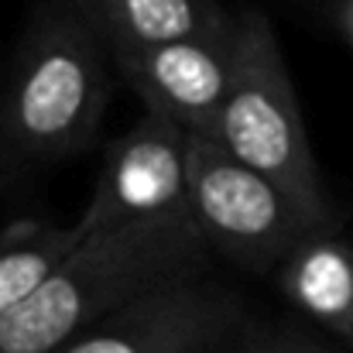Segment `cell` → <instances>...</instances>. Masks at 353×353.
Listing matches in <instances>:
<instances>
[{
  "instance_id": "3",
  "label": "cell",
  "mask_w": 353,
  "mask_h": 353,
  "mask_svg": "<svg viewBox=\"0 0 353 353\" xmlns=\"http://www.w3.org/2000/svg\"><path fill=\"white\" fill-rule=\"evenodd\" d=\"M216 137L236 161L271 179L319 230H340V213L312 154L281 41L261 7H243L234 14L230 86Z\"/></svg>"
},
{
  "instance_id": "1",
  "label": "cell",
  "mask_w": 353,
  "mask_h": 353,
  "mask_svg": "<svg viewBox=\"0 0 353 353\" xmlns=\"http://www.w3.org/2000/svg\"><path fill=\"white\" fill-rule=\"evenodd\" d=\"M114 72L86 0H38L0 90V179L86 151L110 107Z\"/></svg>"
},
{
  "instance_id": "2",
  "label": "cell",
  "mask_w": 353,
  "mask_h": 353,
  "mask_svg": "<svg viewBox=\"0 0 353 353\" xmlns=\"http://www.w3.org/2000/svg\"><path fill=\"white\" fill-rule=\"evenodd\" d=\"M210 257L192 213L83 236L45 285L0 319V353H59L141 295L206 274Z\"/></svg>"
},
{
  "instance_id": "12",
  "label": "cell",
  "mask_w": 353,
  "mask_h": 353,
  "mask_svg": "<svg viewBox=\"0 0 353 353\" xmlns=\"http://www.w3.org/2000/svg\"><path fill=\"white\" fill-rule=\"evenodd\" d=\"M288 3H295V7H302V10H312V14H330L340 0H288Z\"/></svg>"
},
{
  "instance_id": "10",
  "label": "cell",
  "mask_w": 353,
  "mask_h": 353,
  "mask_svg": "<svg viewBox=\"0 0 353 353\" xmlns=\"http://www.w3.org/2000/svg\"><path fill=\"white\" fill-rule=\"evenodd\" d=\"M83 243V230L45 223V220H17L7 234H0V319L28 302L45 278Z\"/></svg>"
},
{
  "instance_id": "13",
  "label": "cell",
  "mask_w": 353,
  "mask_h": 353,
  "mask_svg": "<svg viewBox=\"0 0 353 353\" xmlns=\"http://www.w3.org/2000/svg\"><path fill=\"white\" fill-rule=\"evenodd\" d=\"M3 185H7V182H3V179H0V189H3Z\"/></svg>"
},
{
  "instance_id": "7",
  "label": "cell",
  "mask_w": 353,
  "mask_h": 353,
  "mask_svg": "<svg viewBox=\"0 0 353 353\" xmlns=\"http://www.w3.org/2000/svg\"><path fill=\"white\" fill-rule=\"evenodd\" d=\"M230 41L189 38L148 48H110V55L120 79L141 97L144 114L185 134H216L230 86Z\"/></svg>"
},
{
  "instance_id": "11",
  "label": "cell",
  "mask_w": 353,
  "mask_h": 353,
  "mask_svg": "<svg viewBox=\"0 0 353 353\" xmlns=\"http://www.w3.org/2000/svg\"><path fill=\"white\" fill-rule=\"evenodd\" d=\"M230 353H336L326 343L292 330V326H257L250 319V326L240 333Z\"/></svg>"
},
{
  "instance_id": "9",
  "label": "cell",
  "mask_w": 353,
  "mask_h": 353,
  "mask_svg": "<svg viewBox=\"0 0 353 353\" xmlns=\"http://www.w3.org/2000/svg\"><path fill=\"white\" fill-rule=\"evenodd\" d=\"M110 48L168 41H230L234 14L216 0H86Z\"/></svg>"
},
{
  "instance_id": "4",
  "label": "cell",
  "mask_w": 353,
  "mask_h": 353,
  "mask_svg": "<svg viewBox=\"0 0 353 353\" xmlns=\"http://www.w3.org/2000/svg\"><path fill=\"white\" fill-rule=\"evenodd\" d=\"M185 192L206 250L250 274H274L309 236L333 234L236 161L216 134H185Z\"/></svg>"
},
{
  "instance_id": "6",
  "label": "cell",
  "mask_w": 353,
  "mask_h": 353,
  "mask_svg": "<svg viewBox=\"0 0 353 353\" xmlns=\"http://www.w3.org/2000/svg\"><path fill=\"white\" fill-rule=\"evenodd\" d=\"M168 213H189L185 130L144 114L103 148L97 185L76 227L90 236Z\"/></svg>"
},
{
  "instance_id": "5",
  "label": "cell",
  "mask_w": 353,
  "mask_h": 353,
  "mask_svg": "<svg viewBox=\"0 0 353 353\" xmlns=\"http://www.w3.org/2000/svg\"><path fill=\"white\" fill-rule=\"evenodd\" d=\"M247 326V295L199 274L141 295L59 353H230Z\"/></svg>"
},
{
  "instance_id": "8",
  "label": "cell",
  "mask_w": 353,
  "mask_h": 353,
  "mask_svg": "<svg viewBox=\"0 0 353 353\" xmlns=\"http://www.w3.org/2000/svg\"><path fill=\"white\" fill-rule=\"evenodd\" d=\"M271 278L305 319L353 347V240L340 230L309 236Z\"/></svg>"
}]
</instances>
